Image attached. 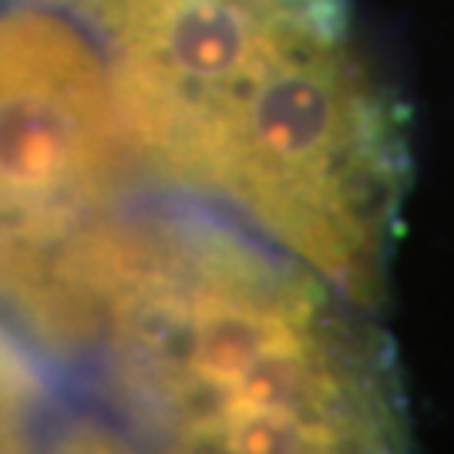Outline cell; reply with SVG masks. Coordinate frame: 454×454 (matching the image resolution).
Listing matches in <instances>:
<instances>
[{
	"label": "cell",
	"instance_id": "3",
	"mask_svg": "<svg viewBox=\"0 0 454 454\" xmlns=\"http://www.w3.org/2000/svg\"><path fill=\"white\" fill-rule=\"evenodd\" d=\"M129 131L112 67L61 17L0 14V276L34 303L121 185Z\"/></svg>",
	"mask_w": 454,
	"mask_h": 454
},
{
	"label": "cell",
	"instance_id": "1",
	"mask_svg": "<svg viewBox=\"0 0 454 454\" xmlns=\"http://www.w3.org/2000/svg\"><path fill=\"white\" fill-rule=\"evenodd\" d=\"M320 276L212 226L84 229L51 270L54 324L105 330L118 384L182 451H397L387 340Z\"/></svg>",
	"mask_w": 454,
	"mask_h": 454
},
{
	"label": "cell",
	"instance_id": "2",
	"mask_svg": "<svg viewBox=\"0 0 454 454\" xmlns=\"http://www.w3.org/2000/svg\"><path fill=\"white\" fill-rule=\"evenodd\" d=\"M407 182L404 108L347 27L270 67L219 118L185 185L219 195L343 300L377 309Z\"/></svg>",
	"mask_w": 454,
	"mask_h": 454
},
{
	"label": "cell",
	"instance_id": "4",
	"mask_svg": "<svg viewBox=\"0 0 454 454\" xmlns=\"http://www.w3.org/2000/svg\"><path fill=\"white\" fill-rule=\"evenodd\" d=\"M95 17L129 142L179 185L270 67L354 27L343 0H98Z\"/></svg>",
	"mask_w": 454,
	"mask_h": 454
},
{
	"label": "cell",
	"instance_id": "5",
	"mask_svg": "<svg viewBox=\"0 0 454 454\" xmlns=\"http://www.w3.org/2000/svg\"><path fill=\"white\" fill-rule=\"evenodd\" d=\"M34 407V380L24 360L14 354V347L0 333V451L20 448L27 438Z\"/></svg>",
	"mask_w": 454,
	"mask_h": 454
}]
</instances>
